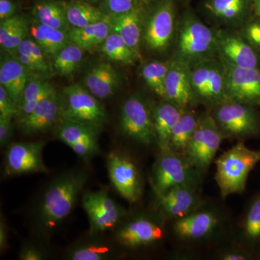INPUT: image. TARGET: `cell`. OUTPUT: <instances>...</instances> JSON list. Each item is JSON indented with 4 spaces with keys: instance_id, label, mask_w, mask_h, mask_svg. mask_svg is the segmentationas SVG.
<instances>
[{
    "instance_id": "836d02e7",
    "label": "cell",
    "mask_w": 260,
    "mask_h": 260,
    "mask_svg": "<svg viewBox=\"0 0 260 260\" xmlns=\"http://www.w3.org/2000/svg\"><path fill=\"white\" fill-rule=\"evenodd\" d=\"M103 54L111 60L133 64L140 59L139 56L130 49L122 38L115 32H111L102 45Z\"/></svg>"
},
{
    "instance_id": "ffe728a7",
    "label": "cell",
    "mask_w": 260,
    "mask_h": 260,
    "mask_svg": "<svg viewBox=\"0 0 260 260\" xmlns=\"http://www.w3.org/2000/svg\"><path fill=\"white\" fill-rule=\"evenodd\" d=\"M198 186H174L158 197L159 207L169 218H179L198 209L202 203Z\"/></svg>"
},
{
    "instance_id": "bcb514c9",
    "label": "cell",
    "mask_w": 260,
    "mask_h": 260,
    "mask_svg": "<svg viewBox=\"0 0 260 260\" xmlns=\"http://www.w3.org/2000/svg\"><path fill=\"white\" fill-rule=\"evenodd\" d=\"M44 256L42 251L34 246H25L20 253V259L22 260H42Z\"/></svg>"
},
{
    "instance_id": "b9f144b4",
    "label": "cell",
    "mask_w": 260,
    "mask_h": 260,
    "mask_svg": "<svg viewBox=\"0 0 260 260\" xmlns=\"http://www.w3.org/2000/svg\"><path fill=\"white\" fill-rule=\"evenodd\" d=\"M18 107L7 93L3 85H0V116L12 119L18 114Z\"/></svg>"
},
{
    "instance_id": "4dcf8cb0",
    "label": "cell",
    "mask_w": 260,
    "mask_h": 260,
    "mask_svg": "<svg viewBox=\"0 0 260 260\" xmlns=\"http://www.w3.org/2000/svg\"><path fill=\"white\" fill-rule=\"evenodd\" d=\"M199 119L194 112L184 111L173 129L169 150L185 155Z\"/></svg>"
},
{
    "instance_id": "30bf717a",
    "label": "cell",
    "mask_w": 260,
    "mask_h": 260,
    "mask_svg": "<svg viewBox=\"0 0 260 260\" xmlns=\"http://www.w3.org/2000/svg\"><path fill=\"white\" fill-rule=\"evenodd\" d=\"M120 126L124 135L142 144L155 141L153 113L139 95H132L121 107Z\"/></svg>"
},
{
    "instance_id": "ab89813d",
    "label": "cell",
    "mask_w": 260,
    "mask_h": 260,
    "mask_svg": "<svg viewBox=\"0 0 260 260\" xmlns=\"http://www.w3.org/2000/svg\"><path fill=\"white\" fill-rule=\"evenodd\" d=\"M29 32V25L26 19H24L20 25L12 32L8 40L2 44V49L8 52H14L16 51L19 46L27 39V35Z\"/></svg>"
},
{
    "instance_id": "f546056e",
    "label": "cell",
    "mask_w": 260,
    "mask_h": 260,
    "mask_svg": "<svg viewBox=\"0 0 260 260\" xmlns=\"http://www.w3.org/2000/svg\"><path fill=\"white\" fill-rule=\"evenodd\" d=\"M34 19L39 23L52 28L69 31V22L67 18L63 3L53 0H41L32 8Z\"/></svg>"
},
{
    "instance_id": "8992f818",
    "label": "cell",
    "mask_w": 260,
    "mask_h": 260,
    "mask_svg": "<svg viewBox=\"0 0 260 260\" xmlns=\"http://www.w3.org/2000/svg\"><path fill=\"white\" fill-rule=\"evenodd\" d=\"M224 138H244L259 133L260 119L254 106L228 99L212 114Z\"/></svg>"
},
{
    "instance_id": "2e32d148",
    "label": "cell",
    "mask_w": 260,
    "mask_h": 260,
    "mask_svg": "<svg viewBox=\"0 0 260 260\" xmlns=\"http://www.w3.org/2000/svg\"><path fill=\"white\" fill-rule=\"evenodd\" d=\"M101 129L83 123L62 120L58 129L57 137L78 156L88 160L100 151L99 135Z\"/></svg>"
},
{
    "instance_id": "9a60e30c",
    "label": "cell",
    "mask_w": 260,
    "mask_h": 260,
    "mask_svg": "<svg viewBox=\"0 0 260 260\" xmlns=\"http://www.w3.org/2000/svg\"><path fill=\"white\" fill-rule=\"evenodd\" d=\"M44 143L42 141L15 143L8 147L5 154V172L8 175L47 173L43 160Z\"/></svg>"
},
{
    "instance_id": "484cf974",
    "label": "cell",
    "mask_w": 260,
    "mask_h": 260,
    "mask_svg": "<svg viewBox=\"0 0 260 260\" xmlns=\"http://www.w3.org/2000/svg\"><path fill=\"white\" fill-rule=\"evenodd\" d=\"M185 110L167 100L158 104L154 109L153 119L155 141L160 151L169 150L173 129Z\"/></svg>"
},
{
    "instance_id": "4316f807",
    "label": "cell",
    "mask_w": 260,
    "mask_h": 260,
    "mask_svg": "<svg viewBox=\"0 0 260 260\" xmlns=\"http://www.w3.org/2000/svg\"><path fill=\"white\" fill-rule=\"evenodd\" d=\"M29 32L32 40L42 48L48 57L51 59L71 43L69 31L43 25L37 20L30 24Z\"/></svg>"
},
{
    "instance_id": "d6986e66",
    "label": "cell",
    "mask_w": 260,
    "mask_h": 260,
    "mask_svg": "<svg viewBox=\"0 0 260 260\" xmlns=\"http://www.w3.org/2000/svg\"><path fill=\"white\" fill-rule=\"evenodd\" d=\"M164 100L184 109L195 102L191 85L190 67L174 57L169 61Z\"/></svg>"
},
{
    "instance_id": "44dd1931",
    "label": "cell",
    "mask_w": 260,
    "mask_h": 260,
    "mask_svg": "<svg viewBox=\"0 0 260 260\" xmlns=\"http://www.w3.org/2000/svg\"><path fill=\"white\" fill-rule=\"evenodd\" d=\"M116 237L121 245L135 248L161 240L164 232L161 227L153 220L138 218L121 227Z\"/></svg>"
},
{
    "instance_id": "8fae6325",
    "label": "cell",
    "mask_w": 260,
    "mask_h": 260,
    "mask_svg": "<svg viewBox=\"0 0 260 260\" xmlns=\"http://www.w3.org/2000/svg\"><path fill=\"white\" fill-rule=\"evenodd\" d=\"M217 55L234 66L260 68L259 54L239 29L215 28Z\"/></svg>"
},
{
    "instance_id": "681fc988",
    "label": "cell",
    "mask_w": 260,
    "mask_h": 260,
    "mask_svg": "<svg viewBox=\"0 0 260 260\" xmlns=\"http://www.w3.org/2000/svg\"><path fill=\"white\" fill-rule=\"evenodd\" d=\"M253 5L256 17L260 18V0H253Z\"/></svg>"
},
{
    "instance_id": "e575fe53",
    "label": "cell",
    "mask_w": 260,
    "mask_h": 260,
    "mask_svg": "<svg viewBox=\"0 0 260 260\" xmlns=\"http://www.w3.org/2000/svg\"><path fill=\"white\" fill-rule=\"evenodd\" d=\"M169 61H153L147 63L141 70V75L149 88L162 99H165V83Z\"/></svg>"
},
{
    "instance_id": "7402d4cb",
    "label": "cell",
    "mask_w": 260,
    "mask_h": 260,
    "mask_svg": "<svg viewBox=\"0 0 260 260\" xmlns=\"http://www.w3.org/2000/svg\"><path fill=\"white\" fill-rule=\"evenodd\" d=\"M145 13L141 5L125 13L109 16L112 31L119 34L140 58Z\"/></svg>"
},
{
    "instance_id": "d4e9b609",
    "label": "cell",
    "mask_w": 260,
    "mask_h": 260,
    "mask_svg": "<svg viewBox=\"0 0 260 260\" xmlns=\"http://www.w3.org/2000/svg\"><path fill=\"white\" fill-rule=\"evenodd\" d=\"M218 223V216L212 212H192L177 218L174 230L181 239L197 240L210 234Z\"/></svg>"
},
{
    "instance_id": "52a82bcc",
    "label": "cell",
    "mask_w": 260,
    "mask_h": 260,
    "mask_svg": "<svg viewBox=\"0 0 260 260\" xmlns=\"http://www.w3.org/2000/svg\"><path fill=\"white\" fill-rule=\"evenodd\" d=\"M175 7L174 0H158L145 14L143 42L150 51L167 50L175 37Z\"/></svg>"
},
{
    "instance_id": "d6a6232c",
    "label": "cell",
    "mask_w": 260,
    "mask_h": 260,
    "mask_svg": "<svg viewBox=\"0 0 260 260\" xmlns=\"http://www.w3.org/2000/svg\"><path fill=\"white\" fill-rule=\"evenodd\" d=\"M83 56L84 50L82 48L74 43H70L51 58L53 70L59 76H71L81 64Z\"/></svg>"
},
{
    "instance_id": "7c38bea8",
    "label": "cell",
    "mask_w": 260,
    "mask_h": 260,
    "mask_svg": "<svg viewBox=\"0 0 260 260\" xmlns=\"http://www.w3.org/2000/svg\"><path fill=\"white\" fill-rule=\"evenodd\" d=\"M222 61L228 99L254 107L260 105V68H239Z\"/></svg>"
},
{
    "instance_id": "1f68e13d",
    "label": "cell",
    "mask_w": 260,
    "mask_h": 260,
    "mask_svg": "<svg viewBox=\"0 0 260 260\" xmlns=\"http://www.w3.org/2000/svg\"><path fill=\"white\" fill-rule=\"evenodd\" d=\"M67 18L73 28H83L109 18L101 9L84 2L63 3Z\"/></svg>"
},
{
    "instance_id": "7dc6e473",
    "label": "cell",
    "mask_w": 260,
    "mask_h": 260,
    "mask_svg": "<svg viewBox=\"0 0 260 260\" xmlns=\"http://www.w3.org/2000/svg\"><path fill=\"white\" fill-rule=\"evenodd\" d=\"M8 246V231L4 220L1 218L0 222V249L1 251H4Z\"/></svg>"
},
{
    "instance_id": "5bb4252c",
    "label": "cell",
    "mask_w": 260,
    "mask_h": 260,
    "mask_svg": "<svg viewBox=\"0 0 260 260\" xmlns=\"http://www.w3.org/2000/svg\"><path fill=\"white\" fill-rule=\"evenodd\" d=\"M108 172L112 185L129 203L140 200L141 180L138 168L127 157L112 152L107 158Z\"/></svg>"
},
{
    "instance_id": "60d3db41",
    "label": "cell",
    "mask_w": 260,
    "mask_h": 260,
    "mask_svg": "<svg viewBox=\"0 0 260 260\" xmlns=\"http://www.w3.org/2000/svg\"><path fill=\"white\" fill-rule=\"evenodd\" d=\"M239 30L256 52L260 54V18L256 17V19H250Z\"/></svg>"
},
{
    "instance_id": "277c9868",
    "label": "cell",
    "mask_w": 260,
    "mask_h": 260,
    "mask_svg": "<svg viewBox=\"0 0 260 260\" xmlns=\"http://www.w3.org/2000/svg\"><path fill=\"white\" fill-rule=\"evenodd\" d=\"M201 172L196 169L185 155L171 150L161 152L155 162L152 174V184L157 197L174 186H198Z\"/></svg>"
},
{
    "instance_id": "3957f363",
    "label": "cell",
    "mask_w": 260,
    "mask_h": 260,
    "mask_svg": "<svg viewBox=\"0 0 260 260\" xmlns=\"http://www.w3.org/2000/svg\"><path fill=\"white\" fill-rule=\"evenodd\" d=\"M259 162L260 150H251L242 142L215 159V179L222 198L244 192L249 174Z\"/></svg>"
},
{
    "instance_id": "f35d334b",
    "label": "cell",
    "mask_w": 260,
    "mask_h": 260,
    "mask_svg": "<svg viewBox=\"0 0 260 260\" xmlns=\"http://www.w3.org/2000/svg\"><path fill=\"white\" fill-rule=\"evenodd\" d=\"M143 0H104L101 10L109 16L125 13L141 5Z\"/></svg>"
},
{
    "instance_id": "74e56055",
    "label": "cell",
    "mask_w": 260,
    "mask_h": 260,
    "mask_svg": "<svg viewBox=\"0 0 260 260\" xmlns=\"http://www.w3.org/2000/svg\"><path fill=\"white\" fill-rule=\"evenodd\" d=\"M244 231L246 239L249 242L260 241V194L249 205L244 220Z\"/></svg>"
},
{
    "instance_id": "5b68a950",
    "label": "cell",
    "mask_w": 260,
    "mask_h": 260,
    "mask_svg": "<svg viewBox=\"0 0 260 260\" xmlns=\"http://www.w3.org/2000/svg\"><path fill=\"white\" fill-rule=\"evenodd\" d=\"M191 85L195 102L215 107L228 100L225 68L218 56L190 67Z\"/></svg>"
},
{
    "instance_id": "7a4b0ae2",
    "label": "cell",
    "mask_w": 260,
    "mask_h": 260,
    "mask_svg": "<svg viewBox=\"0 0 260 260\" xmlns=\"http://www.w3.org/2000/svg\"><path fill=\"white\" fill-rule=\"evenodd\" d=\"M216 56L215 28L208 26L194 13H184L178 22L173 57L191 67Z\"/></svg>"
},
{
    "instance_id": "ba28073f",
    "label": "cell",
    "mask_w": 260,
    "mask_h": 260,
    "mask_svg": "<svg viewBox=\"0 0 260 260\" xmlns=\"http://www.w3.org/2000/svg\"><path fill=\"white\" fill-rule=\"evenodd\" d=\"M63 120L76 121L102 129L107 124V113L97 98L76 83L65 87Z\"/></svg>"
},
{
    "instance_id": "8d00e7d4",
    "label": "cell",
    "mask_w": 260,
    "mask_h": 260,
    "mask_svg": "<svg viewBox=\"0 0 260 260\" xmlns=\"http://www.w3.org/2000/svg\"><path fill=\"white\" fill-rule=\"evenodd\" d=\"M112 256V251L107 246L88 244L78 246L70 251L68 259L72 260H105Z\"/></svg>"
},
{
    "instance_id": "f6af8a7d",
    "label": "cell",
    "mask_w": 260,
    "mask_h": 260,
    "mask_svg": "<svg viewBox=\"0 0 260 260\" xmlns=\"http://www.w3.org/2000/svg\"><path fill=\"white\" fill-rule=\"evenodd\" d=\"M18 6L13 0H0V20L15 16Z\"/></svg>"
},
{
    "instance_id": "c3c4849f",
    "label": "cell",
    "mask_w": 260,
    "mask_h": 260,
    "mask_svg": "<svg viewBox=\"0 0 260 260\" xmlns=\"http://www.w3.org/2000/svg\"><path fill=\"white\" fill-rule=\"evenodd\" d=\"M221 259L223 260H245L249 259V256L239 251H231L223 254Z\"/></svg>"
},
{
    "instance_id": "f907efd6",
    "label": "cell",
    "mask_w": 260,
    "mask_h": 260,
    "mask_svg": "<svg viewBox=\"0 0 260 260\" xmlns=\"http://www.w3.org/2000/svg\"><path fill=\"white\" fill-rule=\"evenodd\" d=\"M88 1L93 2V3H95V2L99 1V0H88Z\"/></svg>"
},
{
    "instance_id": "e0dca14e",
    "label": "cell",
    "mask_w": 260,
    "mask_h": 260,
    "mask_svg": "<svg viewBox=\"0 0 260 260\" xmlns=\"http://www.w3.org/2000/svg\"><path fill=\"white\" fill-rule=\"evenodd\" d=\"M205 14L219 28L240 29L249 20L253 0H205Z\"/></svg>"
},
{
    "instance_id": "ee69618b",
    "label": "cell",
    "mask_w": 260,
    "mask_h": 260,
    "mask_svg": "<svg viewBox=\"0 0 260 260\" xmlns=\"http://www.w3.org/2000/svg\"><path fill=\"white\" fill-rule=\"evenodd\" d=\"M13 126L12 119L0 116V145L5 147L9 144L13 138Z\"/></svg>"
},
{
    "instance_id": "6da1fadb",
    "label": "cell",
    "mask_w": 260,
    "mask_h": 260,
    "mask_svg": "<svg viewBox=\"0 0 260 260\" xmlns=\"http://www.w3.org/2000/svg\"><path fill=\"white\" fill-rule=\"evenodd\" d=\"M89 177L85 170H73L61 174L44 193L38 213V222L44 230L54 229L74 208Z\"/></svg>"
},
{
    "instance_id": "603a6c76",
    "label": "cell",
    "mask_w": 260,
    "mask_h": 260,
    "mask_svg": "<svg viewBox=\"0 0 260 260\" xmlns=\"http://www.w3.org/2000/svg\"><path fill=\"white\" fill-rule=\"evenodd\" d=\"M121 77L112 64L102 62L95 64L85 76L84 85L98 99L113 96L119 88Z\"/></svg>"
},
{
    "instance_id": "f1b7e54d",
    "label": "cell",
    "mask_w": 260,
    "mask_h": 260,
    "mask_svg": "<svg viewBox=\"0 0 260 260\" xmlns=\"http://www.w3.org/2000/svg\"><path fill=\"white\" fill-rule=\"evenodd\" d=\"M55 91V88L47 80L37 77H30L24 90L21 102L19 104L16 115L18 121H21L30 114L44 99Z\"/></svg>"
},
{
    "instance_id": "7bdbcfd3",
    "label": "cell",
    "mask_w": 260,
    "mask_h": 260,
    "mask_svg": "<svg viewBox=\"0 0 260 260\" xmlns=\"http://www.w3.org/2000/svg\"><path fill=\"white\" fill-rule=\"evenodd\" d=\"M25 19L21 15H15L12 18L2 20L0 23V45L4 44L8 38L14 31L15 28Z\"/></svg>"
},
{
    "instance_id": "4fadbf2b",
    "label": "cell",
    "mask_w": 260,
    "mask_h": 260,
    "mask_svg": "<svg viewBox=\"0 0 260 260\" xmlns=\"http://www.w3.org/2000/svg\"><path fill=\"white\" fill-rule=\"evenodd\" d=\"M83 206L88 215L92 233L106 232L115 226L124 211L108 194L107 191H89L83 197Z\"/></svg>"
},
{
    "instance_id": "cb8c5ba5",
    "label": "cell",
    "mask_w": 260,
    "mask_h": 260,
    "mask_svg": "<svg viewBox=\"0 0 260 260\" xmlns=\"http://www.w3.org/2000/svg\"><path fill=\"white\" fill-rule=\"evenodd\" d=\"M32 75L17 58L8 57L0 65V85L4 87L17 107Z\"/></svg>"
},
{
    "instance_id": "ac0fdd59",
    "label": "cell",
    "mask_w": 260,
    "mask_h": 260,
    "mask_svg": "<svg viewBox=\"0 0 260 260\" xmlns=\"http://www.w3.org/2000/svg\"><path fill=\"white\" fill-rule=\"evenodd\" d=\"M64 99L55 91L42 101L32 112L19 121L23 134L31 135L46 131L63 120Z\"/></svg>"
},
{
    "instance_id": "83f0119b",
    "label": "cell",
    "mask_w": 260,
    "mask_h": 260,
    "mask_svg": "<svg viewBox=\"0 0 260 260\" xmlns=\"http://www.w3.org/2000/svg\"><path fill=\"white\" fill-rule=\"evenodd\" d=\"M112 32L110 17L107 20L90 24L83 28H72L69 30L71 42L79 46L84 51H91L100 47Z\"/></svg>"
},
{
    "instance_id": "d590c367",
    "label": "cell",
    "mask_w": 260,
    "mask_h": 260,
    "mask_svg": "<svg viewBox=\"0 0 260 260\" xmlns=\"http://www.w3.org/2000/svg\"><path fill=\"white\" fill-rule=\"evenodd\" d=\"M16 51L26 53L31 56L39 66L43 79L46 80L50 78L54 71L51 62H49L48 60L47 59L49 57L42 50V48L39 47L32 39H26L24 40L23 43L19 46Z\"/></svg>"
},
{
    "instance_id": "9c48e42d",
    "label": "cell",
    "mask_w": 260,
    "mask_h": 260,
    "mask_svg": "<svg viewBox=\"0 0 260 260\" xmlns=\"http://www.w3.org/2000/svg\"><path fill=\"white\" fill-rule=\"evenodd\" d=\"M223 138L212 114H204L200 117L186 158L200 172H205L215 160Z\"/></svg>"
}]
</instances>
